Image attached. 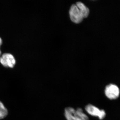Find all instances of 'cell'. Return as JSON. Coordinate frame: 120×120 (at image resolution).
<instances>
[{"label": "cell", "mask_w": 120, "mask_h": 120, "mask_svg": "<svg viewBox=\"0 0 120 120\" xmlns=\"http://www.w3.org/2000/svg\"><path fill=\"white\" fill-rule=\"evenodd\" d=\"M64 116L67 120H88L86 114L80 108L75 109L72 107H69L64 110Z\"/></svg>", "instance_id": "1"}, {"label": "cell", "mask_w": 120, "mask_h": 120, "mask_svg": "<svg viewBox=\"0 0 120 120\" xmlns=\"http://www.w3.org/2000/svg\"><path fill=\"white\" fill-rule=\"evenodd\" d=\"M85 110L87 113L93 116L98 117L99 120H102L105 116V110L100 109L91 104H88L85 107Z\"/></svg>", "instance_id": "2"}, {"label": "cell", "mask_w": 120, "mask_h": 120, "mask_svg": "<svg viewBox=\"0 0 120 120\" xmlns=\"http://www.w3.org/2000/svg\"><path fill=\"white\" fill-rule=\"evenodd\" d=\"M69 16L72 22L76 24L82 22L83 18L76 4L71 6L69 11Z\"/></svg>", "instance_id": "3"}, {"label": "cell", "mask_w": 120, "mask_h": 120, "mask_svg": "<svg viewBox=\"0 0 120 120\" xmlns=\"http://www.w3.org/2000/svg\"><path fill=\"white\" fill-rule=\"evenodd\" d=\"M105 92L106 96L110 99H116L120 94V90L118 86L112 84L106 86Z\"/></svg>", "instance_id": "4"}, {"label": "cell", "mask_w": 120, "mask_h": 120, "mask_svg": "<svg viewBox=\"0 0 120 120\" xmlns=\"http://www.w3.org/2000/svg\"><path fill=\"white\" fill-rule=\"evenodd\" d=\"M0 62L7 68H13L16 64V61L13 55L10 53L4 54L0 58Z\"/></svg>", "instance_id": "5"}, {"label": "cell", "mask_w": 120, "mask_h": 120, "mask_svg": "<svg viewBox=\"0 0 120 120\" xmlns=\"http://www.w3.org/2000/svg\"><path fill=\"white\" fill-rule=\"evenodd\" d=\"M76 5L79 9L83 19L88 17L90 14L89 8L82 2H77Z\"/></svg>", "instance_id": "6"}, {"label": "cell", "mask_w": 120, "mask_h": 120, "mask_svg": "<svg viewBox=\"0 0 120 120\" xmlns=\"http://www.w3.org/2000/svg\"><path fill=\"white\" fill-rule=\"evenodd\" d=\"M8 114V110L3 103L0 101V120L4 119Z\"/></svg>", "instance_id": "7"}, {"label": "cell", "mask_w": 120, "mask_h": 120, "mask_svg": "<svg viewBox=\"0 0 120 120\" xmlns=\"http://www.w3.org/2000/svg\"><path fill=\"white\" fill-rule=\"evenodd\" d=\"M2 43V40L1 39V38H0V46L1 45V44ZM1 52L0 50V55L1 54Z\"/></svg>", "instance_id": "8"}]
</instances>
